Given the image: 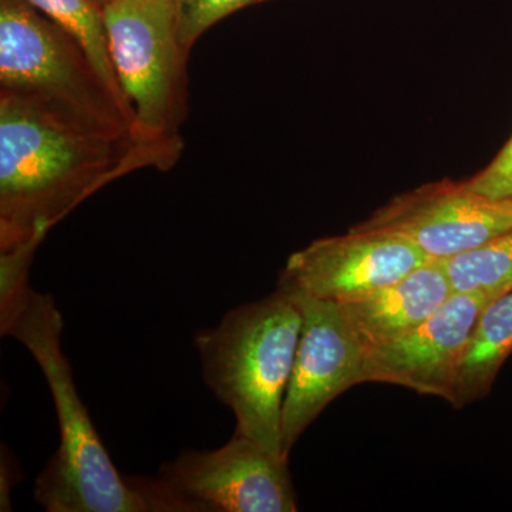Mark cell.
Masks as SVG:
<instances>
[{
    "mask_svg": "<svg viewBox=\"0 0 512 512\" xmlns=\"http://www.w3.org/2000/svg\"><path fill=\"white\" fill-rule=\"evenodd\" d=\"M183 148L86 130L0 92V251L42 244L94 192L138 170H170Z\"/></svg>",
    "mask_w": 512,
    "mask_h": 512,
    "instance_id": "1",
    "label": "cell"
},
{
    "mask_svg": "<svg viewBox=\"0 0 512 512\" xmlns=\"http://www.w3.org/2000/svg\"><path fill=\"white\" fill-rule=\"evenodd\" d=\"M28 276L29 269H2L0 323L35 357L55 400L60 446L37 477V503L49 512L151 511L136 478L121 477L101 443L63 355L62 315Z\"/></svg>",
    "mask_w": 512,
    "mask_h": 512,
    "instance_id": "2",
    "label": "cell"
},
{
    "mask_svg": "<svg viewBox=\"0 0 512 512\" xmlns=\"http://www.w3.org/2000/svg\"><path fill=\"white\" fill-rule=\"evenodd\" d=\"M301 329V306L292 293L278 288L195 336L202 376L234 413L235 431L284 457L282 407Z\"/></svg>",
    "mask_w": 512,
    "mask_h": 512,
    "instance_id": "3",
    "label": "cell"
},
{
    "mask_svg": "<svg viewBox=\"0 0 512 512\" xmlns=\"http://www.w3.org/2000/svg\"><path fill=\"white\" fill-rule=\"evenodd\" d=\"M0 92L86 130L140 137L133 110L111 92L82 45L26 0H0Z\"/></svg>",
    "mask_w": 512,
    "mask_h": 512,
    "instance_id": "4",
    "label": "cell"
},
{
    "mask_svg": "<svg viewBox=\"0 0 512 512\" xmlns=\"http://www.w3.org/2000/svg\"><path fill=\"white\" fill-rule=\"evenodd\" d=\"M103 16L111 62L138 136L184 144L190 53L180 40L177 0H114Z\"/></svg>",
    "mask_w": 512,
    "mask_h": 512,
    "instance_id": "5",
    "label": "cell"
},
{
    "mask_svg": "<svg viewBox=\"0 0 512 512\" xmlns=\"http://www.w3.org/2000/svg\"><path fill=\"white\" fill-rule=\"evenodd\" d=\"M288 461L235 431L217 450H184L140 484L156 512H295Z\"/></svg>",
    "mask_w": 512,
    "mask_h": 512,
    "instance_id": "6",
    "label": "cell"
},
{
    "mask_svg": "<svg viewBox=\"0 0 512 512\" xmlns=\"http://www.w3.org/2000/svg\"><path fill=\"white\" fill-rule=\"evenodd\" d=\"M357 228L392 232L429 259L448 261L512 228V200H495L466 181L441 180L392 198Z\"/></svg>",
    "mask_w": 512,
    "mask_h": 512,
    "instance_id": "7",
    "label": "cell"
},
{
    "mask_svg": "<svg viewBox=\"0 0 512 512\" xmlns=\"http://www.w3.org/2000/svg\"><path fill=\"white\" fill-rule=\"evenodd\" d=\"M430 261L419 248L392 232L352 227L316 239L289 256L278 288L320 301H360Z\"/></svg>",
    "mask_w": 512,
    "mask_h": 512,
    "instance_id": "8",
    "label": "cell"
},
{
    "mask_svg": "<svg viewBox=\"0 0 512 512\" xmlns=\"http://www.w3.org/2000/svg\"><path fill=\"white\" fill-rule=\"evenodd\" d=\"M289 293L301 306L302 329L282 407L281 447L288 458L320 413L340 394L360 384L365 356V348L338 303Z\"/></svg>",
    "mask_w": 512,
    "mask_h": 512,
    "instance_id": "9",
    "label": "cell"
},
{
    "mask_svg": "<svg viewBox=\"0 0 512 512\" xmlns=\"http://www.w3.org/2000/svg\"><path fill=\"white\" fill-rule=\"evenodd\" d=\"M490 301L484 293L454 292L412 332L365 350L360 384H394L451 403L468 343Z\"/></svg>",
    "mask_w": 512,
    "mask_h": 512,
    "instance_id": "10",
    "label": "cell"
},
{
    "mask_svg": "<svg viewBox=\"0 0 512 512\" xmlns=\"http://www.w3.org/2000/svg\"><path fill=\"white\" fill-rule=\"evenodd\" d=\"M453 293L446 261L430 259L399 281L340 308L367 350L412 332Z\"/></svg>",
    "mask_w": 512,
    "mask_h": 512,
    "instance_id": "11",
    "label": "cell"
},
{
    "mask_svg": "<svg viewBox=\"0 0 512 512\" xmlns=\"http://www.w3.org/2000/svg\"><path fill=\"white\" fill-rule=\"evenodd\" d=\"M512 355V288L485 305L461 363L451 406L484 399Z\"/></svg>",
    "mask_w": 512,
    "mask_h": 512,
    "instance_id": "12",
    "label": "cell"
},
{
    "mask_svg": "<svg viewBox=\"0 0 512 512\" xmlns=\"http://www.w3.org/2000/svg\"><path fill=\"white\" fill-rule=\"evenodd\" d=\"M26 2L69 32L82 45L84 52L90 57L97 73L109 86L111 92L128 104L111 62L103 9L92 0H26Z\"/></svg>",
    "mask_w": 512,
    "mask_h": 512,
    "instance_id": "13",
    "label": "cell"
},
{
    "mask_svg": "<svg viewBox=\"0 0 512 512\" xmlns=\"http://www.w3.org/2000/svg\"><path fill=\"white\" fill-rule=\"evenodd\" d=\"M454 292L484 293L494 299L512 288V228L503 235L446 261Z\"/></svg>",
    "mask_w": 512,
    "mask_h": 512,
    "instance_id": "14",
    "label": "cell"
},
{
    "mask_svg": "<svg viewBox=\"0 0 512 512\" xmlns=\"http://www.w3.org/2000/svg\"><path fill=\"white\" fill-rule=\"evenodd\" d=\"M269 0H177L178 30L184 49L191 52L207 30L238 10Z\"/></svg>",
    "mask_w": 512,
    "mask_h": 512,
    "instance_id": "15",
    "label": "cell"
},
{
    "mask_svg": "<svg viewBox=\"0 0 512 512\" xmlns=\"http://www.w3.org/2000/svg\"><path fill=\"white\" fill-rule=\"evenodd\" d=\"M466 183L474 191L495 200H512V136L497 156Z\"/></svg>",
    "mask_w": 512,
    "mask_h": 512,
    "instance_id": "16",
    "label": "cell"
},
{
    "mask_svg": "<svg viewBox=\"0 0 512 512\" xmlns=\"http://www.w3.org/2000/svg\"><path fill=\"white\" fill-rule=\"evenodd\" d=\"M93 3H96L99 8L104 9L106 6H109L110 3H113L114 0H92Z\"/></svg>",
    "mask_w": 512,
    "mask_h": 512,
    "instance_id": "17",
    "label": "cell"
}]
</instances>
